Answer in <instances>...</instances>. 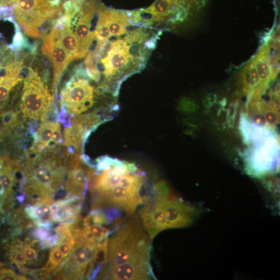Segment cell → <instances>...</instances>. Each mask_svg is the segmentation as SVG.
I'll use <instances>...</instances> for the list:
<instances>
[{
	"mask_svg": "<svg viewBox=\"0 0 280 280\" xmlns=\"http://www.w3.org/2000/svg\"><path fill=\"white\" fill-rule=\"evenodd\" d=\"M89 184L92 209L115 208L132 215L143 201L146 173L134 163L108 156L97 159Z\"/></svg>",
	"mask_w": 280,
	"mask_h": 280,
	"instance_id": "7a4b0ae2",
	"label": "cell"
},
{
	"mask_svg": "<svg viewBox=\"0 0 280 280\" xmlns=\"http://www.w3.org/2000/svg\"><path fill=\"white\" fill-rule=\"evenodd\" d=\"M60 30L54 28L44 39L43 53L52 62L54 67L53 86L56 91L59 81L68 65L73 60L59 40Z\"/></svg>",
	"mask_w": 280,
	"mask_h": 280,
	"instance_id": "9c48e42d",
	"label": "cell"
},
{
	"mask_svg": "<svg viewBox=\"0 0 280 280\" xmlns=\"http://www.w3.org/2000/svg\"><path fill=\"white\" fill-rule=\"evenodd\" d=\"M16 30L13 39V44L8 46L12 49L20 48L22 46L23 43V36L22 33L19 31V29Z\"/></svg>",
	"mask_w": 280,
	"mask_h": 280,
	"instance_id": "ffe728a7",
	"label": "cell"
},
{
	"mask_svg": "<svg viewBox=\"0 0 280 280\" xmlns=\"http://www.w3.org/2000/svg\"><path fill=\"white\" fill-rule=\"evenodd\" d=\"M97 244L78 235L71 255L55 276L57 275L58 278L67 280L88 278L94 267L93 259Z\"/></svg>",
	"mask_w": 280,
	"mask_h": 280,
	"instance_id": "52a82bcc",
	"label": "cell"
},
{
	"mask_svg": "<svg viewBox=\"0 0 280 280\" xmlns=\"http://www.w3.org/2000/svg\"><path fill=\"white\" fill-rule=\"evenodd\" d=\"M57 122H45L42 124L36 134V144L32 151L35 153L43 151L53 143V137Z\"/></svg>",
	"mask_w": 280,
	"mask_h": 280,
	"instance_id": "4fadbf2b",
	"label": "cell"
},
{
	"mask_svg": "<svg viewBox=\"0 0 280 280\" xmlns=\"http://www.w3.org/2000/svg\"><path fill=\"white\" fill-rule=\"evenodd\" d=\"M59 40L73 61L74 59H80L78 41L69 23H66L64 28L60 30Z\"/></svg>",
	"mask_w": 280,
	"mask_h": 280,
	"instance_id": "5bb4252c",
	"label": "cell"
},
{
	"mask_svg": "<svg viewBox=\"0 0 280 280\" xmlns=\"http://www.w3.org/2000/svg\"><path fill=\"white\" fill-rule=\"evenodd\" d=\"M243 78L245 83L251 87L257 86L260 81L259 75L254 65H249L245 69Z\"/></svg>",
	"mask_w": 280,
	"mask_h": 280,
	"instance_id": "e0dca14e",
	"label": "cell"
},
{
	"mask_svg": "<svg viewBox=\"0 0 280 280\" xmlns=\"http://www.w3.org/2000/svg\"><path fill=\"white\" fill-rule=\"evenodd\" d=\"M265 116L266 122L269 125H274L276 124L278 121V116L274 112H268Z\"/></svg>",
	"mask_w": 280,
	"mask_h": 280,
	"instance_id": "44dd1931",
	"label": "cell"
},
{
	"mask_svg": "<svg viewBox=\"0 0 280 280\" xmlns=\"http://www.w3.org/2000/svg\"><path fill=\"white\" fill-rule=\"evenodd\" d=\"M108 28L111 36H120L127 31L130 24L128 12L118 11L106 7Z\"/></svg>",
	"mask_w": 280,
	"mask_h": 280,
	"instance_id": "7c38bea8",
	"label": "cell"
},
{
	"mask_svg": "<svg viewBox=\"0 0 280 280\" xmlns=\"http://www.w3.org/2000/svg\"><path fill=\"white\" fill-rule=\"evenodd\" d=\"M86 71L80 69L62 92L64 111L78 116L89 111L95 103V91L88 80Z\"/></svg>",
	"mask_w": 280,
	"mask_h": 280,
	"instance_id": "8992f818",
	"label": "cell"
},
{
	"mask_svg": "<svg viewBox=\"0 0 280 280\" xmlns=\"http://www.w3.org/2000/svg\"><path fill=\"white\" fill-rule=\"evenodd\" d=\"M254 64L259 78L263 81L269 80L271 74L270 65L267 61L266 56H264L263 53L257 57V61H254Z\"/></svg>",
	"mask_w": 280,
	"mask_h": 280,
	"instance_id": "2e32d148",
	"label": "cell"
},
{
	"mask_svg": "<svg viewBox=\"0 0 280 280\" xmlns=\"http://www.w3.org/2000/svg\"><path fill=\"white\" fill-rule=\"evenodd\" d=\"M95 172L94 168L85 162L81 152L78 151L67 166V180L64 188L69 198L76 196L84 199Z\"/></svg>",
	"mask_w": 280,
	"mask_h": 280,
	"instance_id": "ba28073f",
	"label": "cell"
},
{
	"mask_svg": "<svg viewBox=\"0 0 280 280\" xmlns=\"http://www.w3.org/2000/svg\"><path fill=\"white\" fill-rule=\"evenodd\" d=\"M98 20L95 29L94 35L97 41V45L103 48L109 42L111 37L106 12V7L100 6L98 10Z\"/></svg>",
	"mask_w": 280,
	"mask_h": 280,
	"instance_id": "9a60e30c",
	"label": "cell"
},
{
	"mask_svg": "<svg viewBox=\"0 0 280 280\" xmlns=\"http://www.w3.org/2000/svg\"><path fill=\"white\" fill-rule=\"evenodd\" d=\"M25 79L21 108L25 117L43 121L53 103L51 94L38 73L30 70Z\"/></svg>",
	"mask_w": 280,
	"mask_h": 280,
	"instance_id": "5b68a950",
	"label": "cell"
},
{
	"mask_svg": "<svg viewBox=\"0 0 280 280\" xmlns=\"http://www.w3.org/2000/svg\"><path fill=\"white\" fill-rule=\"evenodd\" d=\"M256 122L260 125L264 126L266 124V118L264 115L262 114H258L254 118Z\"/></svg>",
	"mask_w": 280,
	"mask_h": 280,
	"instance_id": "7402d4cb",
	"label": "cell"
},
{
	"mask_svg": "<svg viewBox=\"0 0 280 280\" xmlns=\"http://www.w3.org/2000/svg\"><path fill=\"white\" fill-rule=\"evenodd\" d=\"M65 0H15L13 18L25 33L40 37L39 28L54 22L64 11Z\"/></svg>",
	"mask_w": 280,
	"mask_h": 280,
	"instance_id": "277c9868",
	"label": "cell"
},
{
	"mask_svg": "<svg viewBox=\"0 0 280 280\" xmlns=\"http://www.w3.org/2000/svg\"><path fill=\"white\" fill-rule=\"evenodd\" d=\"M16 85L15 83L0 80V103H3L8 99L11 90Z\"/></svg>",
	"mask_w": 280,
	"mask_h": 280,
	"instance_id": "ac0fdd59",
	"label": "cell"
},
{
	"mask_svg": "<svg viewBox=\"0 0 280 280\" xmlns=\"http://www.w3.org/2000/svg\"><path fill=\"white\" fill-rule=\"evenodd\" d=\"M97 4L92 2L82 4L78 14L79 19L76 23L75 35L79 46V58L86 56L89 52L93 41L94 33L91 31V20L96 10Z\"/></svg>",
	"mask_w": 280,
	"mask_h": 280,
	"instance_id": "8fae6325",
	"label": "cell"
},
{
	"mask_svg": "<svg viewBox=\"0 0 280 280\" xmlns=\"http://www.w3.org/2000/svg\"><path fill=\"white\" fill-rule=\"evenodd\" d=\"M115 226L108 244L107 262L99 278L147 280L155 278L150 264L151 237L141 219L134 215Z\"/></svg>",
	"mask_w": 280,
	"mask_h": 280,
	"instance_id": "6da1fadb",
	"label": "cell"
},
{
	"mask_svg": "<svg viewBox=\"0 0 280 280\" xmlns=\"http://www.w3.org/2000/svg\"><path fill=\"white\" fill-rule=\"evenodd\" d=\"M3 165L0 169V214L13 205L14 188L18 182L17 172L22 171L18 162L3 157Z\"/></svg>",
	"mask_w": 280,
	"mask_h": 280,
	"instance_id": "30bf717a",
	"label": "cell"
},
{
	"mask_svg": "<svg viewBox=\"0 0 280 280\" xmlns=\"http://www.w3.org/2000/svg\"><path fill=\"white\" fill-rule=\"evenodd\" d=\"M53 234L52 230L40 226L36 228L32 232L33 237L41 241L47 240Z\"/></svg>",
	"mask_w": 280,
	"mask_h": 280,
	"instance_id": "d6986e66",
	"label": "cell"
},
{
	"mask_svg": "<svg viewBox=\"0 0 280 280\" xmlns=\"http://www.w3.org/2000/svg\"><path fill=\"white\" fill-rule=\"evenodd\" d=\"M40 152L27 160L22 171L20 192L28 197L31 205L46 196L53 198L56 193L65 190L66 164L71 152L52 146Z\"/></svg>",
	"mask_w": 280,
	"mask_h": 280,
	"instance_id": "3957f363",
	"label": "cell"
}]
</instances>
